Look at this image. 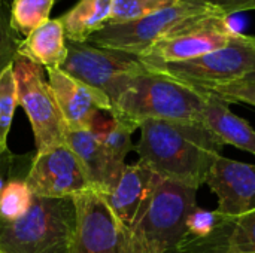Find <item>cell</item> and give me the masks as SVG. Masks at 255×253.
<instances>
[{"instance_id": "obj_12", "label": "cell", "mask_w": 255, "mask_h": 253, "mask_svg": "<svg viewBox=\"0 0 255 253\" xmlns=\"http://www.w3.org/2000/svg\"><path fill=\"white\" fill-rule=\"evenodd\" d=\"M46 72L49 88L67 130H90L97 115L112 112V103L103 92L69 76L61 69Z\"/></svg>"}, {"instance_id": "obj_22", "label": "cell", "mask_w": 255, "mask_h": 253, "mask_svg": "<svg viewBox=\"0 0 255 253\" xmlns=\"http://www.w3.org/2000/svg\"><path fill=\"white\" fill-rule=\"evenodd\" d=\"M33 194L24 180H9L0 192V218L3 221H16L31 207Z\"/></svg>"}, {"instance_id": "obj_9", "label": "cell", "mask_w": 255, "mask_h": 253, "mask_svg": "<svg viewBox=\"0 0 255 253\" xmlns=\"http://www.w3.org/2000/svg\"><path fill=\"white\" fill-rule=\"evenodd\" d=\"M76 206L75 253H152L140 237L121 224L94 191L73 197Z\"/></svg>"}, {"instance_id": "obj_31", "label": "cell", "mask_w": 255, "mask_h": 253, "mask_svg": "<svg viewBox=\"0 0 255 253\" xmlns=\"http://www.w3.org/2000/svg\"><path fill=\"white\" fill-rule=\"evenodd\" d=\"M4 185H6V183H4V179H3V176L0 174V192H1V189L4 188Z\"/></svg>"}, {"instance_id": "obj_10", "label": "cell", "mask_w": 255, "mask_h": 253, "mask_svg": "<svg viewBox=\"0 0 255 253\" xmlns=\"http://www.w3.org/2000/svg\"><path fill=\"white\" fill-rule=\"evenodd\" d=\"M236 31L229 16L223 13H209L185 25L179 33L157 42L139 58L145 64H169L197 58L229 45L236 39Z\"/></svg>"}, {"instance_id": "obj_1", "label": "cell", "mask_w": 255, "mask_h": 253, "mask_svg": "<svg viewBox=\"0 0 255 253\" xmlns=\"http://www.w3.org/2000/svg\"><path fill=\"white\" fill-rule=\"evenodd\" d=\"M133 148L139 161L160 177L199 189L212 164L223 155L224 143L200 122L148 119L139 127Z\"/></svg>"}, {"instance_id": "obj_23", "label": "cell", "mask_w": 255, "mask_h": 253, "mask_svg": "<svg viewBox=\"0 0 255 253\" xmlns=\"http://www.w3.org/2000/svg\"><path fill=\"white\" fill-rule=\"evenodd\" d=\"M176 1L179 0H114L108 24L136 21L169 7Z\"/></svg>"}, {"instance_id": "obj_16", "label": "cell", "mask_w": 255, "mask_h": 253, "mask_svg": "<svg viewBox=\"0 0 255 253\" xmlns=\"http://www.w3.org/2000/svg\"><path fill=\"white\" fill-rule=\"evenodd\" d=\"M199 122L212 131L224 145H232L255 155V130L251 124L233 113L227 101L209 91H206Z\"/></svg>"}, {"instance_id": "obj_21", "label": "cell", "mask_w": 255, "mask_h": 253, "mask_svg": "<svg viewBox=\"0 0 255 253\" xmlns=\"http://www.w3.org/2000/svg\"><path fill=\"white\" fill-rule=\"evenodd\" d=\"M18 106L13 67L9 66L0 73V157L7 152V134Z\"/></svg>"}, {"instance_id": "obj_2", "label": "cell", "mask_w": 255, "mask_h": 253, "mask_svg": "<svg viewBox=\"0 0 255 253\" xmlns=\"http://www.w3.org/2000/svg\"><path fill=\"white\" fill-rule=\"evenodd\" d=\"M205 100V89L146 69L130 81L111 115L127 119L137 128L148 119L199 122Z\"/></svg>"}, {"instance_id": "obj_28", "label": "cell", "mask_w": 255, "mask_h": 253, "mask_svg": "<svg viewBox=\"0 0 255 253\" xmlns=\"http://www.w3.org/2000/svg\"><path fill=\"white\" fill-rule=\"evenodd\" d=\"M191 3H200L209 7H214L220 13L230 16L238 12L255 10V0H185Z\"/></svg>"}, {"instance_id": "obj_3", "label": "cell", "mask_w": 255, "mask_h": 253, "mask_svg": "<svg viewBox=\"0 0 255 253\" xmlns=\"http://www.w3.org/2000/svg\"><path fill=\"white\" fill-rule=\"evenodd\" d=\"M76 225V206L72 197L33 195L31 207L22 218H0V253H75Z\"/></svg>"}, {"instance_id": "obj_20", "label": "cell", "mask_w": 255, "mask_h": 253, "mask_svg": "<svg viewBox=\"0 0 255 253\" xmlns=\"http://www.w3.org/2000/svg\"><path fill=\"white\" fill-rule=\"evenodd\" d=\"M55 0H12L9 7V25L16 34L28 36L49 19Z\"/></svg>"}, {"instance_id": "obj_7", "label": "cell", "mask_w": 255, "mask_h": 253, "mask_svg": "<svg viewBox=\"0 0 255 253\" xmlns=\"http://www.w3.org/2000/svg\"><path fill=\"white\" fill-rule=\"evenodd\" d=\"M197 189L160 179L149 204L133 228L152 253H170L185 234V222L196 204Z\"/></svg>"}, {"instance_id": "obj_27", "label": "cell", "mask_w": 255, "mask_h": 253, "mask_svg": "<svg viewBox=\"0 0 255 253\" xmlns=\"http://www.w3.org/2000/svg\"><path fill=\"white\" fill-rule=\"evenodd\" d=\"M18 43L19 39L9 25V16L0 13V73L13 64Z\"/></svg>"}, {"instance_id": "obj_30", "label": "cell", "mask_w": 255, "mask_h": 253, "mask_svg": "<svg viewBox=\"0 0 255 253\" xmlns=\"http://www.w3.org/2000/svg\"><path fill=\"white\" fill-rule=\"evenodd\" d=\"M254 40H255V36H254ZM247 79H255V67H254V70L248 75V76H245Z\"/></svg>"}, {"instance_id": "obj_6", "label": "cell", "mask_w": 255, "mask_h": 253, "mask_svg": "<svg viewBox=\"0 0 255 253\" xmlns=\"http://www.w3.org/2000/svg\"><path fill=\"white\" fill-rule=\"evenodd\" d=\"M145 64V63H143ZM148 69L200 89L248 76L255 67L254 36L239 33L224 48L179 63L145 64Z\"/></svg>"}, {"instance_id": "obj_29", "label": "cell", "mask_w": 255, "mask_h": 253, "mask_svg": "<svg viewBox=\"0 0 255 253\" xmlns=\"http://www.w3.org/2000/svg\"><path fill=\"white\" fill-rule=\"evenodd\" d=\"M0 13L9 16V7H6V0H0Z\"/></svg>"}, {"instance_id": "obj_5", "label": "cell", "mask_w": 255, "mask_h": 253, "mask_svg": "<svg viewBox=\"0 0 255 253\" xmlns=\"http://www.w3.org/2000/svg\"><path fill=\"white\" fill-rule=\"evenodd\" d=\"M66 43L67 57L60 69L103 92L112 106L127 89L130 81L148 69L139 57L127 52L99 48L88 42L67 40Z\"/></svg>"}, {"instance_id": "obj_32", "label": "cell", "mask_w": 255, "mask_h": 253, "mask_svg": "<svg viewBox=\"0 0 255 253\" xmlns=\"http://www.w3.org/2000/svg\"><path fill=\"white\" fill-rule=\"evenodd\" d=\"M0 158H1V157H0Z\"/></svg>"}, {"instance_id": "obj_13", "label": "cell", "mask_w": 255, "mask_h": 253, "mask_svg": "<svg viewBox=\"0 0 255 253\" xmlns=\"http://www.w3.org/2000/svg\"><path fill=\"white\" fill-rule=\"evenodd\" d=\"M218 198V212L226 216H241L255 210V164L217 158L206 182Z\"/></svg>"}, {"instance_id": "obj_19", "label": "cell", "mask_w": 255, "mask_h": 253, "mask_svg": "<svg viewBox=\"0 0 255 253\" xmlns=\"http://www.w3.org/2000/svg\"><path fill=\"white\" fill-rule=\"evenodd\" d=\"M136 130L137 127L130 121L112 116L106 112L97 115L90 128V131L100 140L106 151L123 164H126V157L134 148L131 136Z\"/></svg>"}, {"instance_id": "obj_8", "label": "cell", "mask_w": 255, "mask_h": 253, "mask_svg": "<svg viewBox=\"0 0 255 253\" xmlns=\"http://www.w3.org/2000/svg\"><path fill=\"white\" fill-rule=\"evenodd\" d=\"M12 67L18 106H21L28 116L34 136L36 154L66 145L67 127L49 84L45 79L43 67L21 55L15 57Z\"/></svg>"}, {"instance_id": "obj_15", "label": "cell", "mask_w": 255, "mask_h": 253, "mask_svg": "<svg viewBox=\"0 0 255 253\" xmlns=\"http://www.w3.org/2000/svg\"><path fill=\"white\" fill-rule=\"evenodd\" d=\"M66 145L81 161L93 191L99 195L109 194L118 183L127 164L118 163L90 130H67Z\"/></svg>"}, {"instance_id": "obj_25", "label": "cell", "mask_w": 255, "mask_h": 253, "mask_svg": "<svg viewBox=\"0 0 255 253\" xmlns=\"http://www.w3.org/2000/svg\"><path fill=\"white\" fill-rule=\"evenodd\" d=\"M226 215L220 213L218 210H206L196 206L187 218L185 233L193 237H208L220 227Z\"/></svg>"}, {"instance_id": "obj_11", "label": "cell", "mask_w": 255, "mask_h": 253, "mask_svg": "<svg viewBox=\"0 0 255 253\" xmlns=\"http://www.w3.org/2000/svg\"><path fill=\"white\" fill-rule=\"evenodd\" d=\"M24 182L34 197L42 198H73L93 191L81 161L67 145L36 154Z\"/></svg>"}, {"instance_id": "obj_14", "label": "cell", "mask_w": 255, "mask_h": 253, "mask_svg": "<svg viewBox=\"0 0 255 253\" xmlns=\"http://www.w3.org/2000/svg\"><path fill=\"white\" fill-rule=\"evenodd\" d=\"M160 179L161 177L145 163L137 161L126 166L115 188L109 194L100 197L115 218L133 230L145 213Z\"/></svg>"}, {"instance_id": "obj_17", "label": "cell", "mask_w": 255, "mask_h": 253, "mask_svg": "<svg viewBox=\"0 0 255 253\" xmlns=\"http://www.w3.org/2000/svg\"><path fill=\"white\" fill-rule=\"evenodd\" d=\"M60 19H48L18 43L21 55L43 69H60L67 57V43Z\"/></svg>"}, {"instance_id": "obj_24", "label": "cell", "mask_w": 255, "mask_h": 253, "mask_svg": "<svg viewBox=\"0 0 255 253\" xmlns=\"http://www.w3.org/2000/svg\"><path fill=\"white\" fill-rule=\"evenodd\" d=\"M227 253H255V210L230 219Z\"/></svg>"}, {"instance_id": "obj_18", "label": "cell", "mask_w": 255, "mask_h": 253, "mask_svg": "<svg viewBox=\"0 0 255 253\" xmlns=\"http://www.w3.org/2000/svg\"><path fill=\"white\" fill-rule=\"evenodd\" d=\"M114 0H79L58 19L66 40L87 42L96 31L103 28L111 18Z\"/></svg>"}, {"instance_id": "obj_26", "label": "cell", "mask_w": 255, "mask_h": 253, "mask_svg": "<svg viewBox=\"0 0 255 253\" xmlns=\"http://www.w3.org/2000/svg\"><path fill=\"white\" fill-rule=\"evenodd\" d=\"M224 101L230 103H247L255 107V79H238L223 85H217L211 89H206Z\"/></svg>"}, {"instance_id": "obj_4", "label": "cell", "mask_w": 255, "mask_h": 253, "mask_svg": "<svg viewBox=\"0 0 255 253\" xmlns=\"http://www.w3.org/2000/svg\"><path fill=\"white\" fill-rule=\"evenodd\" d=\"M209 13L220 12L200 3L179 0L169 7L136 21L106 24L87 42L99 48L115 49L140 57L157 42L175 36L185 25Z\"/></svg>"}]
</instances>
